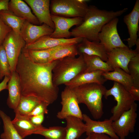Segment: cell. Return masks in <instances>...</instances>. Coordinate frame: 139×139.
<instances>
[{
    "mask_svg": "<svg viewBox=\"0 0 139 139\" xmlns=\"http://www.w3.org/2000/svg\"><path fill=\"white\" fill-rule=\"evenodd\" d=\"M56 61L37 63L22 51L15 70L19 77L21 95L34 97L49 105L56 101L59 88L53 83L52 71Z\"/></svg>",
    "mask_w": 139,
    "mask_h": 139,
    "instance_id": "cell-1",
    "label": "cell"
},
{
    "mask_svg": "<svg viewBox=\"0 0 139 139\" xmlns=\"http://www.w3.org/2000/svg\"><path fill=\"white\" fill-rule=\"evenodd\" d=\"M127 10L125 8L117 11H108L99 9L94 5L88 6L82 22L70 31L71 36L99 42L98 35L103 27Z\"/></svg>",
    "mask_w": 139,
    "mask_h": 139,
    "instance_id": "cell-2",
    "label": "cell"
},
{
    "mask_svg": "<svg viewBox=\"0 0 139 139\" xmlns=\"http://www.w3.org/2000/svg\"><path fill=\"white\" fill-rule=\"evenodd\" d=\"M79 103L85 105L94 119L101 118L104 114L102 98L107 89L97 83L84 84L73 89Z\"/></svg>",
    "mask_w": 139,
    "mask_h": 139,
    "instance_id": "cell-3",
    "label": "cell"
},
{
    "mask_svg": "<svg viewBox=\"0 0 139 139\" xmlns=\"http://www.w3.org/2000/svg\"><path fill=\"white\" fill-rule=\"evenodd\" d=\"M85 64L82 54L57 60L53 70V80L56 86L64 85L84 72Z\"/></svg>",
    "mask_w": 139,
    "mask_h": 139,
    "instance_id": "cell-4",
    "label": "cell"
},
{
    "mask_svg": "<svg viewBox=\"0 0 139 139\" xmlns=\"http://www.w3.org/2000/svg\"><path fill=\"white\" fill-rule=\"evenodd\" d=\"M88 1L86 0H51V14L68 18H83L88 8L86 4Z\"/></svg>",
    "mask_w": 139,
    "mask_h": 139,
    "instance_id": "cell-5",
    "label": "cell"
},
{
    "mask_svg": "<svg viewBox=\"0 0 139 139\" xmlns=\"http://www.w3.org/2000/svg\"><path fill=\"white\" fill-rule=\"evenodd\" d=\"M112 87L106 90L104 95L107 99L109 96H113L117 104L111 109L112 115L109 118L113 121L118 119L124 112L129 109L135 101L129 91L122 85L114 82Z\"/></svg>",
    "mask_w": 139,
    "mask_h": 139,
    "instance_id": "cell-6",
    "label": "cell"
},
{
    "mask_svg": "<svg viewBox=\"0 0 139 139\" xmlns=\"http://www.w3.org/2000/svg\"><path fill=\"white\" fill-rule=\"evenodd\" d=\"M118 22L115 18L105 24L99 33V42L103 45L107 52L117 48H129L121 40L117 29Z\"/></svg>",
    "mask_w": 139,
    "mask_h": 139,
    "instance_id": "cell-7",
    "label": "cell"
},
{
    "mask_svg": "<svg viewBox=\"0 0 139 139\" xmlns=\"http://www.w3.org/2000/svg\"><path fill=\"white\" fill-rule=\"evenodd\" d=\"M137 105L134 102L131 108L123 112L112 122L113 130L119 139H125L129 133L134 132L137 114Z\"/></svg>",
    "mask_w": 139,
    "mask_h": 139,
    "instance_id": "cell-8",
    "label": "cell"
},
{
    "mask_svg": "<svg viewBox=\"0 0 139 139\" xmlns=\"http://www.w3.org/2000/svg\"><path fill=\"white\" fill-rule=\"evenodd\" d=\"M61 97L62 107L61 110L57 114V118L64 119L68 116H73L82 120L83 114L73 89L66 86L61 93Z\"/></svg>",
    "mask_w": 139,
    "mask_h": 139,
    "instance_id": "cell-9",
    "label": "cell"
},
{
    "mask_svg": "<svg viewBox=\"0 0 139 139\" xmlns=\"http://www.w3.org/2000/svg\"><path fill=\"white\" fill-rule=\"evenodd\" d=\"M25 45L20 35L12 30L4 41L2 45L5 49L11 73L15 71L19 58Z\"/></svg>",
    "mask_w": 139,
    "mask_h": 139,
    "instance_id": "cell-10",
    "label": "cell"
},
{
    "mask_svg": "<svg viewBox=\"0 0 139 139\" xmlns=\"http://www.w3.org/2000/svg\"><path fill=\"white\" fill-rule=\"evenodd\" d=\"M138 52L129 48H115L107 52L106 62L113 70L116 68H120L129 74L128 64L132 58Z\"/></svg>",
    "mask_w": 139,
    "mask_h": 139,
    "instance_id": "cell-11",
    "label": "cell"
},
{
    "mask_svg": "<svg viewBox=\"0 0 139 139\" xmlns=\"http://www.w3.org/2000/svg\"><path fill=\"white\" fill-rule=\"evenodd\" d=\"M55 25L53 32L49 36L56 38H70L71 36L70 29L73 26H78L82 22L83 18H68L51 14Z\"/></svg>",
    "mask_w": 139,
    "mask_h": 139,
    "instance_id": "cell-12",
    "label": "cell"
},
{
    "mask_svg": "<svg viewBox=\"0 0 139 139\" xmlns=\"http://www.w3.org/2000/svg\"><path fill=\"white\" fill-rule=\"evenodd\" d=\"M82 38H56L49 35L43 36L34 42L26 44L24 48L28 50H38L48 49L60 45L69 44H77L82 40Z\"/></svg>",
    "mask_w": 139,
    "mask_h": 139,
    "instance_id": "cell-13",
    "label": "cell"
},
{
    "mask_svg": "<svg viewBox=\"0 0 139 139\" xmlns=\"http://www.w3.org/2000/svg\"><path fill=\"white\" fill-rule=\"evenodd\" d=\"M54 30L45 24L35 25L25 21L21 29L20 35L26 45L28 44L34 42L43 36H50Z\"/></svg>",
    "mask_w": 139,
    "mask_h": 139,
    "instance_id": "cell-14",
    "label": "cell"
},
{
    "mask_svg": "<svg viewBox=\"0 0 139 139\" xmlns=\"http://www.w3.org/2000/svg\"><path fill=\"white\" fill-rule=\"evenodd\" d=\"M82 120L86 126L85 133L87 136L92 133L105 134L114 139H119L113 130V121L110 119L102 121H95L86 114H83Z\"/></svg>",
    "mask_w": 139,
    "mask_h": 139,
    "instance_id": "cell-15",
    "label": "cell"
},
{
    "mask_svg": "<svg viewBox=\"0 0 139 139\" xmlns=\"http://www.w3.org/2000/svg\"><path fill=\"white\" fill-rule=\"evenodd\" d=\"M30 6L40 24H45L53 29L54 24L51 18L49 0H24Z\"/></svg>",
    "mask_w": 139,
    "mask_h": 139,
    "instance_id": "cell-16",
    "label": "cell"
},
{
    "mask_svg": "<svg viewBox=\"0 0 139 139\" xmlns=\"http://www.w3.org/2000/svg\"><path fill=\"white\" fill-rule=\"evenodd\" d=\"M124 22L127 25L129 37L125 40L128 47L131 48L135 45L137 40L139 30V0H137L132 11L124 16Z\"/></svg>",
    "mask_w": 139,
    "mask_h": 139,
    "instance_id": "cell-17",
    "label": "cell"
},
{
    "mask_svg": "<svg viewBox=\"0 0 139 139\" xmlns=\"http://www.w3.org/2000/svg\"><path fill=\"white\" fill-rule=\"evenodd\" d=\"M14 119L11 121L13 127L22 139L32 134H36L39 130L45 127L42 125L37 126L30 120L28 115H21L15 112Z\"/></svg>",
    "mask_w": 139,
    "mask_h": 139,
    "instance_id": "cell-18",
    "label": "cell"
},
{
    "mask_svg": "<svg viewBox=\"0 0 139 139\" xmlns=\"http://www.w3.org/2000/svg\"><path fill=\"white\" fill-rule=\"evenodd\" d=\"M105 71L96 70L80 74L65 84L66 86L73 89L85 84L97 83L103 85L107 81L102 75Z\"/></svg>",
    "mask_w": 139,
    "mask_h": 139,
    "instance_id": "cell-19",
    "label": "cell"
},
{
    "mask_svg": "<svg viewBox=\"0 0 139 139\" xmlns=\"http://www.w3.org/2000/svg\"><path fill=\"white\" fill-rule=\"evenodd\" d=\"M77 47L79 55L84 54L95 55L104 61L106 62L107 60V52L100 42L91 41L84 38L80 43L77 45Z\"/></svg>",
    "mask_w": 139,
    "mask_h": 139,
    "instance_id": "cell-20",
    "label": "cell"
},
{
    "mask_svg": "<svg viewBox=\"0 0 139 139\" xmlns=\"http://www.w3.org/2000/svg\"><path fill=\"white\" fill-rule=\"evenodd\" d=\"M8 10L16 16L35 25L40 24L33 14L30 8L24 2L21 0H11L8 5Z\"/></svg>",
    "mask_w": 139,
    "mask_h": 139,
    "instance_id": "cell-21",
    "label": "cell"
},
{
    "mask_svg": "<svg viewBox=\"0 0 139 139\" xmlns=\"http://www.w3.org/2000/svg\"><path fill=\"white\" fill-rule=\"evenodd\" d=\"M8 95L7 103L8 107L14 110L16 108L21 94L18 75L15 71L12 72L7 83Z\"/></svg>",
    "mask_w": 139,
    "mask_h": 139,
    "instance_id": "cell-22",
    "label": "cell"
},
{
    "mask_svg": "<svg viewBox=\"0 0 139 139\" xmlns=\"http://www.w3.org/2000/svg\"><path fill=\"white\" fill-rule=\"evenodd\" d=\"M66 121L65 127L66 139H76L85 133L86 126L81 119L75 116H69L65 119Z\"/></svg>",
    "mask_w": 139,
    "mask_h": 139,
    "instance_id": "cell-23",
    "label": "cell"
},
{
    "mask_svg": "<svg viewBox=\"0 0 139 139\" xmlns=\"http://www.w3.org/2000/svg\"><path fill=\"white\" fill-rule=\"evenodd\" d=\"M102 75L107 80L114 81L121 84L128 91L134 86L131 75L120 68H115L111 71L105 72Z\"/></svg>",
    "mask_w": 139,
    "mask_h": 139,
    "instance_id": "cell-24",
    "label": "cell"
},
{
    "mask_svg": "<svg viewBox=\"0 0 139 139\" xmlns=\"http://www.w3.org/2000/svg\"><path fill=\"white\" fill-rule=\"evenodd\" d=\"M62 45L38 50H28L23 48L22 51L33 61L39 63L46 64L51 62L53 53Z\"/></svg>",
    "mask_w": 139,
    "mask_h": 139,
    "instance_id": "cell-25",
    "label": "cell"
},
{
    "mask_svg": "<svg viewBox=\"0 0 139 139\" xmlns=\"http://www.w3.org/2000/svg\"><path fill=\"white\" fill-rule=\"evenodd\" d=\"M82 55L85 64V69L83 73L91 72L96 70L105 72L111 71L113 69L106 62L95 55Z\"/></svg>",
    "mask_w": 139,
    "mask_h": 139,
    "instance_id": "cell-26",
    "label": "cell"
},
{
    "mask_svg": "<svg viewBox=\"0 0 139 139\" xmlns=\"http://www.w3.org/2000/svg\"><path fill=\"white\" fill-rule=\"evenodd\" d=\"M0 17L13 31L20 34L21 29L26 21L24 19L16 16L8 10L0 11Z\"/></svg>",
    "mask_w": 139,
    "mask_h": 139,
    "instance_id": "cell-27",
    "label": "cell"
},
{
    "mask_svg": "<svg viewBox=\"0 0 139 139\" xmlns=\"http://www.w3.org/2000/svg\"><path fill=\"white\" fill-rule=\"evenodd\" d=\"M41 102L33 97L21 95L18 106L14 110V112L21 115H27Z\"/></svg>",
    "mask_w": 139,
    "mask_h": 139,
    "instance_id": "cell-28",
    "label": "cell"
},
{
    "mask_svg": "<svg viewBox=\"0 0 139 139\" xmlns=\"http://www.w3.org/2000/svg\"><path fill=\"white\" fill-rule=\"evenodd\" d=\"M0 117L3 124L4 132L0 135L2 139H22L12 125L10 117L0 109Z\"/></svg>",
    "mask_w": 139,
    "mask_h": 139,
    "instance_id": "cell-29",
    "label": "cell"
},
{
    "mask_svg": "<svg viewBox=\"0 0 139 139\" xmlns=\"http://www.w3.org/2000/svg\"><path fill=\"white\" fill-rule=\"evenodd\" d=\"M77 45L72 44L62 46L53 53L51 62L66 57H75L79 55Z\"/></svg>",
    "mask_w": 139,
    "mask_h": 139,
    "instance_id": "cell-30",
    "label": "cell"
},
{
    "mask_svg": "<svg viewBox=\"0 0 139 139\" xmlns=\"http://www.w3.org/2000/svg\"><path fill=\"white\" fill-rule=\"evenodd\" d=\"M36 134L43 136L46 139H66L65 127L61 126L45 127Z\"/></svg>",
    "mask_w": 139,
    "mask_h": 139,
    "instance_id": "cell-31",
    "label": "cell"
},
{
    "mask_svg": "<svg viewBox=\"0 0 139 139\" xmlns=\"http://www.w3.org/2000/svg\"><path fill=\"white\" fill-rule=\"evenodd\" d=\"M128 68L129 74L132 78L134 86L139 88V52L131 59Z\"/></svg>",
    "mask_w": 139,
    "mask_h": 139,
    "instance_id": "cell-32",
    "label": "cell"
},
{
    "mask_svg": "<svg viewBox=\"0 0 139 139\" xmlns=\"http://www.w3.org/2000/svg\"><path fill=\"white\" fill-rule=\"evenodd\" d=\"M11 72L8 59L4 48L0 47V80L5 76L10 77Z\"/></svg>",
    "mask_w": 139,
    "mask_h": 139,
    "instance_id": "cell-33",
    "label": "cell"
},
{
    "mask_svg": "<svg viewBox=\"0 0 139 139\" xmlns=\"http://www.w3.org/2000/svg\"><path fill=\"white\" fill-rule=\"evenodd\" d=\"M49 105L47 103L41 102L36 106L32 111L28 115V116H34L41 114H47L48 110L47 107Z\"/></svg>",
    "mask_w": 139,
    "mask_h": 139,
    "instance_id": "cell-34",
    "label": "cell"
},
{
    "mask_svg": "<svg viewBox=\"0 0 139 139\" xmlns=\"http://www.w3.org/2000/svg\"><path fill=\"white\" fill-rule=\"evenodd\" d=\"M12 30L0 17V44L2 45L8 34Z\"/></svg>",
    "mask_w": 139,
    "mask_h": 139,
    "instance_id": "cell-35",
    "label": "cell"
},
{
    "mask_svg": "<svg viewBox=\"0 0 139 139\" xmlns=\"http://www.w3.org/2000/svg\"><path fill=\"white\" fill-rule=\"evenodd\" d=\"M28 116L30 120L34 125L37 126L42 125L41 124L44 119V114L34 116Z\"/></svg>",
    "mask_w": 139,
    "mask_h": 139,
    "instance_id": "cell-36",
    "label": "cell"
},
{
    "mask_svg": "<svg viewBox=\"0 0 139 139\" xmlns=\"http://www.w3.org/2000/svg\"><path fill=\"white\" fill-rule=\"evenodd\" d=\"M128 91L135 101H139V88L133 86Z\"/></svg>",
    "mask_w": 139,
    "mask_h": 139,
    "instance_id": "cell-37",
    "label": "cell"
},
{
    "mask_svg": "<svg viewBox=\"0 0 139 139\" xmlns=\"http://www.w3.org/2000/svg\"><path fill=\"white\" fill-rule=\"evenodd\" d=\"M89 135L90 139H114L105 134L92 133Z\"/></svg>",
    "mask_w": 139,
    "mask_h": 139,
    "instance_id": "cell-38",
    "label": "cell"
},
{
    "mask_svg": "<svg viewBox=\"0 0 139 139\" xmlns=\"http://www.w3.org/2000/svg\"><path fill=\"white\" fill-rule=\"evenodd\" d=\"M10 77L5 76L3 81L0 83V92L4 89H7V83Z\"/></svg>",
    "mask_w": 139,
    "mask_h": 139,
    "instance_id": "cell-39",
    "label": "cell"
},
{
    "mask_svg": "<svg viewBox=\"0 0 139 139\" xmlns=\"http://www.w3.org/2000/svg\"><path fill=\"white\" fill-rule=\"evenodd\" d=\"M9 0H0V11L8 10Z\"/></svg>",
    "mask_w": 139,
    "mask_h": 139,
    "instance_id": "cell-40",
    "label": "cell"
},
{
    "mask_svg": "<svg viewBox=\"0 0 139 139\" xmlns=\"http://www.w3.org/2000/svg\"><path fill=\"white\" fill-rule=\"evenodd\" d=\"M85 139H90V136L89 135L87 136Z\"/></svg>",
    "mask_w": 139,
    "mask_h": 139,
    "instance_id": "cell-41",
    "label": "cell"
},
{
    "mask_svg": "<svg viewBox=\"0 0 139 139\" xmlns=\"http://www.w3.org/2000/svg\"><path fill=\"white\" fill-rule=\"evenodd\" d=\"M1 45L0 44V46H1Z\"/></svg>",
    "mask_w": 139,
    "mask_h": 139,
    "instance_id": "cell-42",
    "label": "cell"
},
{
    "mask_svg": "<svg viewBox=\"0 0 139 139\" xmlns=\"http://www.w3.org/2000/svg\"></svg>",
    "mask_w": 139,
    "mask_h": 139,
    "instance_id": "cell-43",
    "label": "cell"
}]
</instances>
